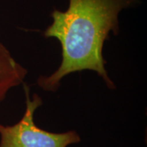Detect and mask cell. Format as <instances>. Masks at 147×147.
Segmentation results:
<instances>
[{"instance_id":"1","label":"cell","mask_w":147,"mask_h":147,"mask_svg":"<svg viewBox=\"0 0 147 147\" xmlns=\"http://www.w3.org/2000/svg\"><path fill=\"white\" fill-rule=\"evenodd\" d=\"M137 0H69L65 11L53 10V23L43 32L45 38H56L61 45L62 60L48 76L40 75L37 84L47 92H56L61 79L69 74L95 71L110 89L115 88L105 69L103 46L110 33L119 31V15Z\"/></svg>"},{"instance_id":"2","label":"cell","mask_w":147,"mask_h":147,"mask_svg":"<svg viewBox=\"0 0 147 147\" xmlns=\"http://www.w3.org/2000/svg\"><path fill=\"white\" fill-rule=\"evenodd\" d=\"M23 88L26 96V110L21 119L14 125L0 123V147H67L78 144L81 137L76 131L56 133L43 130L35 124V110L42 105V98L34 93L30 96V88L25 82Z\"/></svg>"},{"instance_id":"3","label":"cell","mask_w":147,"mask_h":147,"mask_svg":"<svg viewBox=\"0 0 147 147\" xmlns=\"http://www.w3.org/2000/svg\"><path fill=\"white\" fill-rule=\"evenodd\" d=\"M27 69L18 63L0 41V104L11 88L24 83Z\"/></svg>"}]
</instances>
